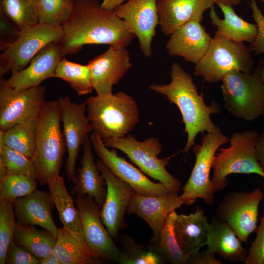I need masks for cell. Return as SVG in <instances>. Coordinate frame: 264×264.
I'll use <instances>...</instances> for the list:
<instances>
[{"mask_svg": "<svg viewBox=\"0 0 264 264\" xmlns=\"http://www.w3.org/2000/svg\"><path fill=\"white\" fill-rule=\"evenodd\" d=\"M62 27L59 43L66 55L77 53L86 44L121 43L127 46L135 37L114 10L104 8L98 0H74L72 12Z\"/></svg>", "mask_w": 264, "mask_h": 264, "instance_id": "cell-1", "label": "cell"}, {"mask_svg": "<svg viewBox=\"0 0 264 264\" xmlns=\"http://www.w3.org/2000/svg\"><path fill=\"white\" fill-rule=\"evenodd\" d=\"M171 81L168 84H151L149 88L164 95L168 101L179 109L185 125L184 132L187 134L183 152L187 153L193 146L197 135L205 132H221L211 118L212 114L220 112V107L215 100L207 106L203 95L199 94L192 76L178 63L171 66Z\"/></svg>", "mask_w": 264, "mask_h": 264, "instance_id": "cell-2", "label": "cell"}, {"mask_svg": "<svg viewBox=\"0 0 264 264\" xmlns=\"http://www.w3.org/2000/svg\"><path fill=\"white\" fill-rule=\"evenodd\" d=\"M61 121L57 100L45 101L37 118L35 148L31 158L36 180L42 185L60 175L66 149Z\"/></svg>", "mask_w": 264, "mask_h": 264, "instance_id": "cell-3", "label": "cell"}, {"mask_svg": "<svg viewBox=\"0 0 264 264\" xmlns=\"http://www.w3.org/2000/svg\"><path fill=\"white\" fill-rule=\"evenodd\" d=\"M86 102L87 116L93 132L103 141L124 137L139 121L137 103L125 92L90 96Z\"/></svg>", "mask_w": 264, "mask_h": 264, "instance_id": "cell-4", "label": "cell"}, {"mask_svg": "<svg viewBox=\"0 0 264 264\" xmlns=\"http://www.w3.org/2000/svg\"><path fill=\"white\" fill-rule=\"evenodd\" d=\"M258 135L252 130L235 132L229 139V146L218 150L213 159L211 179L215 193L228 185L227 176L231 174H255L264 179V171L256 154Z\"/></svg>", "mask_w": 264, "mask_h": 264, "instance_id": "cell-5", "label": "cell"}, {"mask_svg": "<svg viewBox=\"0 0 264 264\" xmlns=\"http://www.w3.org/2000/svg\"><path fill=\"white\" fill-rule=\"evenodd\" d=\"M255 63L243 43L234 41L216 31L202 58L195 65L194 75L209 83L220 81L232 70L253 72Z\"/></svg>", "mask_w": 264, "mask_h": 264, "instance_id": "cell-6", "label": "cell"}, {"mask_svg": "<svg viewBox=\"0 0 264 264\" xmlns=\"http://www.w3.org/2000/svg\"><path fill=\"white\" fill-rule=\"evenodd\" d=\"M221 81L224 107L231 114L252 121L264 114V85L255 74L232 70Z\"/></svg>", "mask_w": 264, "mask_h": 264, "instance_id": "cell-7", "label": "cell"}, {"mask_svg": "<svg viewBox=\"0 0 264 264\" xmlns=\"http://www.w3.org/2000/svg\"><path fill=\"white\" fill-rule=\"evenodd\" d=\"M103 141L108 148L121 151L142 172L164 184L169 192L178 194L181 185L180 180L166 169L170 158L174 155L164 158L158 157L162 152V146L157 138L150 137L139 141L133 135L128 134L121 138Z\"/></svg>", "mask_w": 264, "mask_h": 264, "instance_id": "cell-8", "label": "cell"}, {"mask_svg": "<svg viewBox=\"0 0 264 264\" xmlns=\"http://www.w3.org/2000/svg\"><path fill=\"white\" fill-rule=\"evenodd\" d=\"M229 139L221 132H207L203 135L201 144L194 147L195 163L179 196L183 204H193L198 198L202 199L210 206L214 204L215 193L210 173L216 152L221 146L228 143Z\"/></svg>", "mask_w": 264, "mask_h": 264, "instance_id": "cell-9", "label": "cell"}, {"mask_svg": "<svg viewBox=\"0 0 264 264\" xmlns=\"http://www.w3.org/2000/svg\"><path fill=\"white\" fill-rule=\"evenodd\" d=\"M63 36L62 26L40 22L22 29L19 38L2 50L0 77L9 71L22 70L40 50L49 44L60 42Z\"/></svg>", "mask_w": 264, "mask_h": 264, "instance_id": "cell-10", "label": "cell"}, {"mask_svg": "<svg viewBox=\"0 0 264 264\" xmlns=\"http://www.w3.org/2000/svg\"><path fill=\"white\" fill-rule=\"evenodd\" d=\"M263 197L260 188L250 192L228 193L217 205L215 217L228 223L241 241L247 243L249 236L257 228Z\"/></svg>", "mask_w": 264, "mask_h": 264, "instance_id": "cell-11", "label": "cell"}, {"mask_svg": "<svg viewBox=\"0 0 264 264\" xmlns=\"http://www.w3.org/2000/svg\"><path fill=\"white\" fill-rule=\"evenodd\" d=\"M46 87L39 86L21 90L12 88L0 77V131L37 116L45 102Z\"/></svg>", "mask_w": 264, "mask_h": 264, "instance_id": "cell-12", "label": "cell"}, {"mask_svg": "<svg viewBox=\"0 0 264 264\" xmlns=\"http://www.w3.org/2000/svg\"><path fill=\"white\" fill-rule=\"evenodd\" d=\"M61 113L63 133L65 136L67 157L65 164L67 179L73 180L79 151L89 138L93 129L88 117L86 102H72L69 96H60L57 100Z\"/></svg>", "mask_w": 264, "mask_h": 264, "instance_id": "cell-13", "label": "cell"}, {"mask_svg": "<svg viewBox=\"0 0 264 264\" xmlns=\"http://www.w3.org/2000/svg\"><path fill=\"white\" fill-rule=\"evenodd\" d=\"M82 220L84 235L94 259L117 263L119 248L107 231L101 217V208L88 195L74 200Z\"/></svg>", "mask_w": 264, "mask_h": 264, "instance_id": "cell-14", "label": "cell"}, {"mask_svg": "<svg viewBox=\"0 0 264 264\" xmlns=\"http://www.w3.org/2000/svg\"><path fill=\"white\" fill-rule=\"evenodd\" d=\"M93 150L99 159L118 178L129 184L143 196H160L169 193L165 186L150 179L140 170L119 156L114 149L109 150L95 132L90 136Z\"/></svg>", "mask_w": 264, "mask_h": 264, "instance_id": "cell-15", "label": "cell"}, {"mask_svg": "<svg viewBox=\"0 0 264 264\" xmlns=\"http://www.w3.org/2000/svg\"><path fill=\"white\" fill-rule=\"evenodd\" d=\"M96 163L105 178L107 189L101 209V219L112 239H116L120 231L127 226L125 214L135 192L129 184L116 177L99 159Z\"/></svg>", "mask_w": 264, "mask_h": 264, "instance_id": "cell-16", "label": "cell"}, {"mask_svg": "<svg viewBox=\"0 0 264 264\" xmlns=\"http://www.w3.org/2000/svg\"><path fill=\"white\" fill-rule=\"evenodd\" d=\"M157 0H129L114 11L138 40L140 49L147 57L153 54L152 43L159 24Z\"/></svg>", "mask_w": 264, "mask_h": 264, "instance_id": "cell-17", "label": "cell"}, {"mask_svg": "<svg viewBox=\"0 0 264 264\" xmlns=\"http://www.w3.org/2000/svg\"><path fill=\"white\" fill-rule=\"evenodd\" d=\"M127 46L118 43L88 62L93 89L97 95L112 94V87L132 66Z\"/></svg>", "mask_w": 264, "mask_h": 264, "instance_id": "cell-18", "label": "cell"}, {"mask_svg": "<svg viewBox=\"0 0 264 264\" xmlns=\"http://www.w3.org/2000/svg\"><path fill=\"white\" fill-rule=\"evenodd\" d=\"M66 55L59 42L49 44L35 55L25 68L12 73L7 81L17 90L37 87L46 79L54 77L58 64Z\"/></svg>", "mask_w": 264, "mask_h": 264, "instance_id": "cell-19", "label": "cell"}, {"mask_svg": "<svg viewBox=\"0 0 264 264\" xmlns=\"http://www.w3.org/2000/svg\"><path fill=\"white\" fill-rule=\"evenodd\" d=\"M182 204L178 193L169 192L160 196H143L135 192L126 214H135L143 219L153 233L150 241L154 242L159 240L168 215Z\"/></svg>", "mask_w": 264, "mask_h": 264, "instance_id": "cell-20", "label": "cell"}, {"mask_svg": "<svg viewBox=\"0 0 264 264\" xmlns=\"http://www.w3.org/2000/svg\"><path fill=\"white\" fill-rule=\"evenodd\" d=\"M170 35L165 45L168 54L182 57L195 65L207 52L212 38L196 20L187 22Z\"/></svg>", "mask_w": 264, "mask_h": 264, "instance_id": "cell-21", "label": "cell"}, {"mask_svg": "<svg viewBox=\"0 0 264 264\" xmlns=\"http://www.w3.org/2000/svg\"><path fill=\"white\" fill-rule=\"evenodd\" d=\"M55 207L50 192L37 189L18 198L14 203L17 223L40 226L57 237L59 228L55 224L52 217Z\"/></svg>", "mask_w": 264, "mask_h": 264, "instance_id": "cell-22", "label": "cell"}, {"mask_svg": "<svg viewBox=\"0 0 264 264\" xmlns=\"http://www.w3.org/2000/svg\"><path fill=\"white\" fill-rule=\"evenodd\" d=\"M214 5L211 0H157L161 30L164 35H170L188 21L201 22L204 12Z\"/></svg>", "mask_w": 264, "mask_h": 264, "instance_id": "cell-23", "label": "cell"}, {"mask_svg": "<svg viewBox=\"0 0 264 264\" xmlns=\"http://www.w3.org/2000/svg\"><path fill=\"white\" fill-rule=\"evenodd\" d=\"M92 149L89 138L83 146L81 166L78 169L72 180L74 186L70 193L80 197L90 196L101 208L105 201L107 189L105 187V178L94 160Z\"/></svg>", "mask_w": 264, "mask_h": 264, "instance_id": "cell-24", "label": "cell"}, {"mask_svg": "<svg viewBox=\"0 0 264 264\" xmlns=\"http://www.w3.org/2000/svg\"><path fill=\"white\" fill-rule=\"evenodd\" d=\"M209 225L204 211L200 208L189 215H177L174 231L177 242L185 255H193L206 245Z\"/></svg>", "mask_w": 264, "mask_h": 264, "instance_id": "cell-25", "label": "cell"}, {"mask_svg": "<svg viewBox=\"0 0 264 264\" xmlns=\"http://www.w3.org/2000/svg\"><path fill=\"white\" fill-rule=\"evenodd\" d=\"M242 242L228 223L212 218L206 244L212 253L231 263H244L248 252Z\"/></svg>", "mask_w": 264, "mask_h": 264, "instance_id": "cell-26", "label": "cell"}, {"mask_svg": "<svg viewBox=\"0 0 264 264\" xmlns=\"http://www.w3.org/2000/svg\"><path fill=\"white\" fill-rule=\"evenodd\" d=\"M218 6L223 13V19L218 16L214 5L209 9L210 22L216 27V32L234 41L253 43L257 34L256 24L240 17L232 6L222 4Z\"/></svg>", "mask_w": 264, "mask_h": 264, "instance_id": "cell-27", "label": "cell"}, {"mask_svg": "<svg viewBox=\"0 0 264 264\" xmlns=\"http://www.w3.org/2000/svg\"><path fill=\"white\" fill-rule=\"evenodd\" d=\"M52 252L63 264H88L99 262L93 258L84 235L64 227L59 228Z\"/></svg>", "mask_w": 264, "mask_h": 264, "instance_id": "cell-28", "label": "cell"}, {"mask_svg": "<svg viewBox=\"0 0 264 264\" xmlns=\"http://www.w3.org/2000/svg\"><path fill=\"white\" fill-rule=\"evenodd\" d=\"M175 211L170 213L162 228L159 240L150 241L147 248L156 255L161 263L171 264H188L190 256L181 250L176 239L174 223L177 216Z\"/></svg>", "mask_w": 264, "mask_h": 264, "instance_id": "cell-29", "label": "cell"}, {"mask_svg": "<svg viewBox=\"0 0 264 264\" xmlns=\"http://www.w3.org/2000/svg\"><path fill=\"white\" fill-rule=\"evenodd\" d=\"M47 185L63 227L84 235L79 210L66 190L63 177L59 175Z\"/></svg>", "mask_w": 264, "mask_h": 264, "instance_id": "cell-30", "label": "cell"}, {"mask_svg": "<svg viewBox=\"0 0 264 264\" xmlns=\"http://www.w3.org/2000/svg\"><path fill=\"white\" fill-rule=\"evenodd\" d=\"M13 241L41 261L52 251L57 237L45 229L38 230L34 225L17 222Z\"/></svg>", "mask_w": 264, "mask_h": 264, "instance_id": "cell-31", "label": "cell"}, {"mask_svg": "<svg viewBox=\"0 0 264 264\" xmlns=\"http://www.w3.org/2000/svg\"><path fill=\"white\" fill-rule=\"evenodd\" d=\"M37 116L3 132L5 145L32 158L35 148Z\"/></svg>", "mask_w": 264, "mask_h": 264, "instance_id": "cell-32", "label": "cell"}, {"mask_svg": "<svg viewBox=\"0 0 264 264\" xmlns=\"http://www.w3.org/2000/svg\"><path fill=\"white\" fill-rule=\"evenodd\" d=\"M54 77L67 82L79 95L90 93L93 89L91 70L88 65L73 63L64 58L56 67Z\"/></svg>", "mask_w": 264, "mask_h": 264, "instance_id": "cell-33", "label": "cell"}, {"mask_svg": "<svg viewBox=\"0 0 264 264\" xmlns=\"http://www.w3.org/2000/svg\"><path fill=\"white\" fill-rule=\"evenodd\" d=\"M0 13L21 30L39 23L38 0H0Z\"/></svg>", "mask_w": 264, "mask_h": 264, "instance_id": "cell-34", "label": "cell"}, {"mask_svg": "<svg viewBox=\"0 0 264 264\" xmlns=\"http://www.w3.org/2000/svg\"><path fill=\"white\" fill-rule=\"evenodd\" d=\"M120 248L117 263L121 264H161L158 257L145 249L142 244L137 243L134 239L128 235L122 234L119 237Z\"/></svg>", "mask_w": 264, "mask_h": 264, "instance_id": "cell-35", "label": "cell"}, {"mask_svg": "<svg viewBox=\"0 0 264 264\" xmlns=\"http://www.w3.org/2000/svg\"><path fill=\"white\" fill-rule=\"evenodd\" d=\"M37 181L23 175L7 176L0 181V201L14 203L37 189Z\"/></svg>", "mask_w": 264, "mask_h": 264, "instance_id": "cell-36", "label": "cell"}, {"mask_svg": "<svg viewBox=\"0 0 264 264\" xmlns=\"http://www.w3.org/2000/svg\"><path fill=\"white\" fill-rule=\"evenodd\" d=\"M39 22L62 26L69 17L74 0H38Z\"/></svg>", "mask_w": 264, "mask_h": 264, "instance_id": "cell-37", "label": "cell"}, {"mask_svg": "<svg viewBox=\"0 0 264 264\" xmlns=\"http://www.w3.org/2000/svg\"><path fill=\"white\" fill-rule=\"evenodd\" d=\"M0 162L6 167L7 176L23 175L36 179L31 158L7 146L0 152Z\"/></svg>", "mask_w": 264, "mask_h": 264, "instance_id": "cell-38", "label": "cell"}, {"mask_svg": "<svg viewBox=\"0 0 264 264\" xmlns=\"http://www.w3.org/2000/svg\"><path fill=\"white\" fill-rule=\"evenodd\" d=\"M17 221L14 203L0 201V264H5L7 249L13 240Z\"/></svg>", "mask_w": 264, "mask_h": 264, "instance_id": "cell-39", "label": "cell"}, {"mask_svg": "<svg viewBox=\"0 0 264 264\" xmlns=\"http://www.w3.org/2000/svg\"><path fill=\"white\" fill-rule=\"evenodd\" d=\"M255 232L256 236L249 248L245 264H264V211Z\"/></svg>", "mask_w": 264, "mask_h": 264, "instance_id": "cell-40", "label": "cell"}, {"mask_svg": "<svg viewBox=\"0 0 264 264\" xmlns=\"http://www.w3.org/2000/svg\"><path fill=\"white\" fill-rule=\"evenodd\" d=\"M252 10V17L256 22L257 34L254 41L250 44L249 49L255 55L264 53V15L258 6L256 0L248 2Z\"/></svg>", "mask_w": 264, "mask_h": 264, "instance_id": "cell-41", "label": "cell"}, {"mask_svg": "<svg viewBox=\"0 0 264 264\" xmlns=\"http://www.w3.org/2000/svg\"><path fill=\"white\" fill-rule=\"evenodd\" d=\"M5 263L6 264H41V261L12 240L7 249Z\"/></svg>", "mask_w": 264, "mask_h": 264, "instance_id": "cell-42", "label": "cell"}, {"mask_svg": "<svg viewBox=\"0 0 264 264\" xmlns=\"http://www.w3.org/2000/svg\"><path fill=\"white\" fill-rule=\"evenodd\" d=\"M21 30L7 17L0 13V49L3 50L19 37Z\"/></svg>", "mask_w": 264, "mask_h": 264, "instance_id": "cell-43", "label": "cell"}, {"mask_svg": "<svg viewBox=\"0 0 264 264\" xmlns=\"http://www.w3.org/2000/svg\"><path fill=\"white\" fill-rule=\"evenodd\" d=\"M220 260L216 258L215 254L208 248L207 249L190 256L188 264H222Z\"/></svg>", "mask_w": 264, "mask_h": 264, "instance_id": "cell-44", "label": "cell"}, {"mask_svg": "<svg viewBox=\"0 0 264 264\" xmlns=\"http://www.w3.org/2000/svg\"><path fill=\"white\" fill-rule=\"evenodd\" d=\"M256 150L258 161L264 171V131L258 135Z\"/></svg>", "mask_w": 264, "mask_h": 264, "instance_id": "cell-45", "label": "cell"}, {"mask_svg": "<svg viewBox=\"0 0 264 264\" xmlns=\"http://www.w3.org/2000/svg\"><path fill=\"white\" fill-rule=\"evenodd\" d=\"M129 0H103L102 6L109 10H114L117 7Z\"/></svg>", "mask_w": 264, "mask_h": 264, "instance_id": "cell-46", "label": "cell"}, {"mask_svg": "<svg viewBox=\"0 0 264 264\" xmlns=\"http://www.w3.org/2000/svg\"><path fill=\"white\" fill-rule=\"evenodd\" d=\"M261 80L264 85V59L260 60L253 71Z\"/></svg>", "mask_w": 264, "mask_h": 264, "instance_id": "cell-47", "label": "cell"}, {"mask_svg": "<svg viewBox=\"0 0 264 264\" xmlns=\"http://www.w3.org/2000/svg\"><path fill=\"white\" fill-rule=\"evenodd\" d=\"M41 264H63L59 258L52 251L45 258L41 261Z\"/></svg>", "mask_w": 264, "mask_h": 264, "instance_id": "cell-48", "label": "cell"}, {"mask_svg": "<svg viewBox=\"0 0 264 264\" xmlns=\"http://www.w3.org/2000/svg\"><path fill=\"white\" fill-rule=\"evenodd\" d=\"M214 4L217 5L222 4L232 7L236 6L240 4L242 0H211Z\"/></svg>", "mask_w": 264, "mask_h": 264, "instance_id": "cell-49", "label": "cell"}, {"mask_svg": "<svg viewBox=\"0 0 264 264\" xmlns=\"http://www.w3.org/2000/svg\"><path fill=\"white\" fill-rule=\"evenodd\" d=\"M7 176L6 167L0 162V181L3 180Z\"/></svg>", "mask_w": 264, "mask_h": 264, "instance_id": "cell-50", "label": "cell"}, {"mask_svg": "<svg viewBox=\"0 0 264 264\" xmlns=\"http://www.w3.org/2000/svg\"><path fill=\"white\" fill-rule=\"evenodd\" d=\"M5 146L3 139V132L0 131V152L2 151Z\"/></svg>", "mask_w": 264, "mask_h": 264, "instance_id": "cell-51", "label": "cell"}, {"mask_svg": "<svg viewBox=\"0 0 264 264\" xmlns=\"http://www.w3.org/2000/svg\"><path fill=\"white\" fill-rule=\"evenodd\" d=\"M260 2L264 3V0H259Z\"/></svg>", "mask_w": 264, "mask_h": 264, "instance_id": "cell-52", "label": "cell"}]
</instances>
